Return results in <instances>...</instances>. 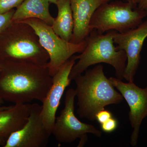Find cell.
I'll return each mask as SVG.
<instances>
[{
  "instance_id": "obj_2",
  "label": "cell",
  "mask_w": 147,
  "mask_h": 147,
  "mask_svg": "<svg viewBox=\"0 0 147 147\" xmlns=\"http://www.w3.org/2000/svg\"><path fill=\"white\" fill-rule=\"evenodd\" d=\"M76 84L77 113L81 118L96 120V115L108 105L121 103L123 98L115 89L105 75L103 67L99 64L87 69L85 74L74 79Z\"/></svg>"
},
{
  "instance_id": "obj_6",
  "label": "cell",
  "mask_w": 147,
  "mask_h": 147,
  "mask_svg": "<svg viewBox=\"0 0 147 147\" xmlns=\"http://www.w3.org/2000/svg\"><path fill=\"white\" fill-rule=\"evenodd\" d=\"M28 24L37 35L40 42L49 56L47 65L53 77L62 65L76 53H82L87 45L86 40L74 43L65 40L57 35L52 27L36 18L18 21Z\"/></svg>"
},
{
  "instance_id": "obj_18",
  "label": "cell",
  "mask_w": 147,
  "mask_h": 147,
  "mask_svg": "<svg viewBox=\"0 0 147 147\" xmlns=\"http://www.w3.org/2000/svg\"><path fill=\"white\" fill-rule=\"evenodd\" d=\"M118 121L113 117L100 124L101 129L106 133H111L115 131L118 127Z\"/></svg>"
},
{
  "instance_id": "obj_4",
  "label": "cell",
  "mask_w": 147,
  "mask_h": 147,
  "mask_svg": "<svg viewBox=\"0 0 147 147\" xmlns=\"http://www.w3.org/2000/svg\"><path fill=\"white\" fill-rule=\"evenodd\" d=\"M9 34L4 39L1 50L9 62H27L44 65L49 56L40 42L34 29L28 24L12 22L7 28Z\"/></svg>"
},
{
  "instance_id": "obj_10",
  "label": "cell",
  "mask_w": 147,
  "mask_h": 147,
  "mask_svg": "<svg viewBox=\"0 0 147 147\" xmlns=\"http://www.w3.org/2000/svg\"><path fill=\"white\" fill-rule=\"evenodd\" d=\"M76 60V55H74L61 66L53 76V84L42 102L41 115L42 122L45 128L51 134L57 110L66 88L71 83L69 74Z\"/></svg>"
},
{
  "instance_id": "obj_1",
  "label": "cell",
  "mask_w": 147,
  "mask_h": 147,
  "mask_svg": "<svg viewBox=\"0 0 147 147\" xmlns=\"http://www.w3.org/2000/svg\"><path fill=\"white\" fill-rule=\"evenodd\" d=\"M1 64L0 97L15 104L42 102L53 84L47 64L9 62Z\"/></svg>"
},
{
  "instance_id": "obj_15",
  "label": "cell",
  "mask_w": 147,
  "mask_h": 147,
  "mask_svg": "<svg viewBox=\"0 0 147 147\" xmlns=\"http://www.w3.org/2000/svg\"><path fill=\"white\" fill-rule=\"evenodd\" d=\"M56 5L58 9L57 15L54 18L51 27L59 36L71 42L74 23L70 0H57Z\"/></svg>"
},
{
  "instance_id": "obj_3",
  "label": "cell",
  "mask_w": 147,
  "mask_h": 147,
  "mask_svg": "<svg viewBox=\"0 0 147 147\" xmlns=\"http://www.w3.org/2000/svg\"><path fill=\"white\" fill-rule=\"evenodd\" d=\"M115 30L105 34L93 30L86 38L87 45L84 51L76 55L78 60L69 74L71 81L82 74L90 66L101 63L110 65L115 69L116 78L123 79L126 67V54L124 50H118L114 45Z\"/></svg>"
},
{
  "instance_id": "obj_8",
  "label": "cell",
  "mask_w": 147,
  "mask_h": 147,
  "mask_svg": "<svg viewBox=\"0 0 147 147\" xmlns=\"http://www.w3.org/2000/svg\"><path fill=\"white\" fill-rule=\"evenodd\" d=\"M109 79L129 106V119L133 129L130 144L132 146H137L140 127L142 121L147 117V86L142 88L134 82L124 83L113 77Z\"/></svg>"
},
{
  "instance_id": "obj_11",
  "label": "cell",
  "mask_w": 147,
  "mask_h": 147,
  "mask_svg": "<svg viewBox=\"0 0 147 147\" xmlns=\"http://www.w3.org/2000/svg\"><path fill=\"white\" fill-rule=\"evenodd\" d=\"M147 37V20L135 28L123 33L115 31L114 35L116 48L126 54L127 61L123 79L127 82H134V76L140 63L141 53Z\"/></svg>"
},
{
  "instance_id": "obj_7",
  "label": "cell",
  "mask_w": 147,
  "mask_h": 147,
  "mask_svg": "<svg viewBox=\"0 0 147 147\" xmlns=\"http://www.w3.org/2000/svg\"><path fill=\"white\" fill-rule=\"evenodd\" d=\"M76 97L75 90L70 88L65 94L64 107L59 116L56 118L52 134L61 143L70 144L78 138L87 137L90 133L100 137L102 132L93 125L79 120L74 114V101Z\"/></svg>"
},
{
  "instance_id": "obj_13",
  "label": "cell",
  "mask_w": 147,
  "mask_h": 147,
  "mask_svg": "<svg viewBox=\"0 0 147 147\" xmlns=\"http://www.w3.org/2000/svg\"><path fill=\"white\" fill-rule=\"evenodd\" d=\"M32 104H15L8 109L0 110V139L5 137L8 139L11 133L24 126L30 115Z\"/></svg>"
},
{
  "instance_id": "obj_21",
  "label": "cell",
  "mask_w": 147,
  "mask_h": 147,
  "mask_svg": "<svg viewBox=\"0 0 147 147\" xmlns=\"http://www.w3.org/2000/svg\"><path fill=\"white\" fill-rule=\"evenodd\" d=\"M135 6L137 7L141 0H129Z\"/></svg>"
},
{
  "instance_id": "obj_19",
  "label": "cell",
  "mask_w": 147,
  "mask_h": 147,
  "mask_svg": "<svg viewBox=\"0 0 147 147\" xmlns=\"http://www.w3.org/2000/svg\"><path fill=\"white\" fill-rule=\"evenodd\" d=\"M112 113L108 110H103L98 111L96 115V120L100 124L103 123L109 119L113 117Z\"/></svg>"
},
{
  "instance_id": "obj_12",
  "label": "cell",
  "mask_w": 147,
  "mask_h": 147,
  "mask_svg": "<svg viewBox=\"0 0 147 147\" xmlns=\"http://www.w3.org/2000/svg\"><path fill=\"white\" fill-rule=\"evenodd\" d=\"M112 0H70L74 26L71 42L86 40L90 32V23L95 11L100 5Z\"/></svg>"
},
{
  "instance_id": "obj_14",
  "label": "cell",
  "mask_w": 147,
  "mask_h": 147,
  "mask_svg": "<svg viewBox=\"0 0 147 147\" xmlns=\"http://www.w3.org/2000/svg\"><path fill=\"white\" fill-rule=\"evenodd\" d=\"M50 3L48 0H24L15 10L12 22L36 18L52 26L54 18L49 10Z\"/></svg>"
},
{
  "instance_id": "obj_26",
  "label": "cell",
  "mask_w": 147,
  "mask_h": 147,
  "mask_svg": "<svg viewBox=\"0 0 147 147\" xmlns=\"http://www.w3.org/2000/svg\"><path fill=\"white\" fill-rule=\"evenodd\" d=\"M0 69H1V64H0Z\"/></svg>"
},
{
  "instance_id": "obj_5",
  "label": "cell",
  "mask_w": 147,
  "mask_h": 147,
  "mask_svg": "<svg viewBox=\"0 0 147 147\" xmlns=\"http://www.w3.org/2000/svg\"><path fill=\"white\" fill-rule=\"evenodd\" d=\"M111 1L95 11L90 23L92 31L95 30L102 34L110 30L124 32L137 28L147 16V11L135 6L129 0Z\"/></svg>"
},
{
  "instance_id": "obj_9",
  "label": "cell",
  "mask_w": 147,
  "mask_h": 147,
  "mask_svg": "<svg viewBox=\"0 0 147 147\" xmlns=\"http://www.w3.org/2000/svg\"><path fill=\"white\" fill-rule=\"evenodd\" d=\"M41 105L32 104L31 110L24 126L11 134L5 147H45L51 134L44 126L41 117Z\"/></svg>"
},
{
  "instance_id": "obj_24",
  "label": "cell",
  "mask_w": 147,
  "mask_h": 147,
  "mask_svg": "<svg viewBox=\"0 0 147 147\" xmlns=\"http://www.w3.org/2000/svg\"><path fill=\"white\" fill-rule=\"evenodd\" d=\"M3 102V99L0 97V104H1Z\"/></svg>"
},
{
  "instance_id": "obj_22",
  "label": "cell",
  "mask_w": 147,
  "mask_h": 147,
  "mask_svg": "<svg viewBox=\"0 0 147 147\" xmlns=\"http://www.w3.org/2000/svg\"><path fill=\"white\" fill-rule=\"evenodd\" d=\"M11 106H7V107H5V106H3V107H1L0 106V110H6V109H8L9 108H10Z\"/></svg>"
},
{
  "instance_id": "obj_23",
  "label": "cell",
  "mask_w": 147,
  "mask_h": 147,
  "mask_svg": "<svg viewBox=\"0 0 147 147\" xmlns=\"http://www.w3.org/2000/svg\"><path fill=\"white\" fill-rule=\"evenodd\" d=\"M48 1L50 3H53L56 4L57 0H48Z\"/></svg>"
},
{
  "instance_id": "obj_20",
  "label": "cell",
  "mask_w": 147,
  "mask_h": 147,
  "mask_svg": "<svg viewBox=\"0 0 147 147\" xmlns=\"http://www.w3.org/2000/svg\"><path fill=\"white\" fill-rule=\"evenodd\" d=\"M137 7L140 9L147 11V0H141Z\"/></svg>"
},
{
  "instance_id": "obj_16",
  "label": "cell",
  "mask_w": 147,
  "mask_h": 147,
  "mask_svg": "<svg viewBox=\"0 0 147 147\" xmlns=\"http://www.w3.org/2000/svg\"><path fill=\"white\" fill-rule=\"evenodd\" d=\"M24 0H0V14L6 13L20 5Z\"/></svg>"
},
{
  "instance_id": "obj_25",
  "label": "cell",
  "mask_w": 147,
  "mask_h": 147,
  "mask_svg": "<svg viewBox=\"0 0 147 147\" xmlns=\"http://www.w3.org/2000/svg\"><path fill=\"white\" fill-rule=\"evenodd\" d=\"M1 139H0V143H1Z\"/></svg>"
},
{
  "instance_id": "obj_17",
  "label": "cell",
  "mask_w": 147,
  "mask_h": 147,
  "mask_svg": "<svg viewBox=\"0 0 147 147\" xmlns=\"http://www.w3.org/2000/svg\"><path fill=\"white\" fill-rule=\"evenodd\" d=\"M15 10H10L6 13L0 14V34L12 23V17Z\"/></svg>"
}]
</instances>
